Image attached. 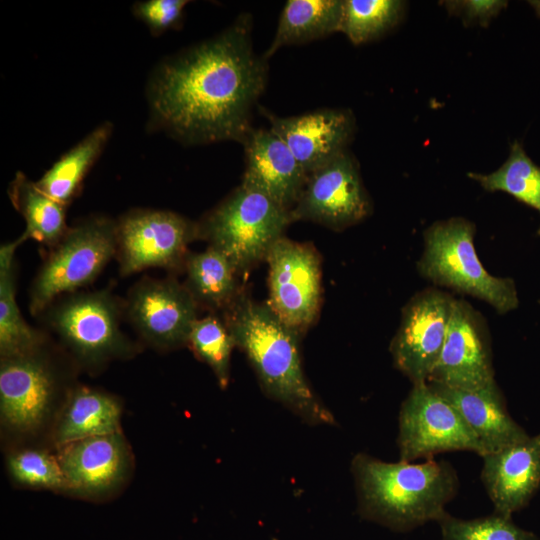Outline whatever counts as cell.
Segmentation results:
<instances>
[{"label":"cell","mask_w":540,"mask_h":540,"mask_svg":"<svg viewBox=\"0 0 540 540\" xmlns=\"http://www.w3.org/2000/svg\"><path fill=\"white\" fill-rule=\"evenodd\" d=\"M251 32L252 18L242 14L219 35L162 61L147 85L151 125L185 145L242 143L268 78Z\"/></svg>","instance_id":"6da1fadb"},{"label":"cell","mask_w":540,"mask_h":540,"mask_svg":"<svg viewBox=\"0 0 540 540\" xmlns=\"http://www.w3.org/2000/svg\"><path fill=\"white\" fill-rule=\"evenodd\" d=\"M225 324L247 356L263 392L309 425H335L303 372L298 334L268 305L238 295L226 309Z\"/></svg>","instance_id":"7a4b0ae2"},{"label":"cell","mask_w":540,"mask_h":540,"mask_svg":"<svg viewBox=\"0 0 540 540\" xmlns=\"http://www.w3.org/2000/svg\"><path fill=\"white\" fill-rule=\"evenodd\" d=\"M351 472L362 515L397 531L438 522L459 490L457 472L445 460L385 462L358 453Z\"/></svg>","instance_id":"3957f363"},{"label":"cell","mask_w":540,"mask_h":540,"mask_svg":"<svg viewBox=\"0 0 540 540\" xmlns=\"http://www.w3.org/2000/svg\"><path fill=\"white\" fill-rule=\"evenodd\" d=\"M474 236V223L462 217L433 223L423 233L417 270L435 285L478 298L506 314L519 305L514 280L487 271L476 253Z\"/></svg>","instance_id":"277c9868"},{"label":"cell","mask_w":540,"mask_h":540,"mask_svg":"<svg viewBox=\"0 0 540 540\" xmlns=\"http://www.w3.org/2000/svg\"><path fill=\"white\" fill-rule=\"evenodd\" d=\"M293 221L290 210L240 185L198 223V231L238 273L266 260Z\"/></svg>","instance_id":"5b68a950"},{"label":"cell","mask_w":540,"mask_h":540,"mask_svg":"<svg viewBox=\"0 0 540 540\" xmlns=\"http://www.w3.org/2000/svg\"><path fill=\"white\" fill-rule=\"evenodd\" d=\"M116 250V221L108 217L91 216L69 227L32 282L31 314H42L60 295L92 283Z\"/></svg>","instance_id":"8992f818"},{"label":"cell","mask_w":540,"mask_h":540,"mask_svg":"<svg viewBox=\"0 0 540 540\" xmlns=\"http://www.w3.org/2000/svg\"><path fill=\"white\" fill-rule=\"evenodd\" d=\"M44 312L49 327L86 367H99L135 352L120 329V307L108 290L70 293Z\"/></svg>","instance_id":"52a82bcc"},{"label":"cell","mask_w":540,"mask_h":540,"mask_svg":"<svg viewBox=\"0 0 540 540\" xmlns=\"http://www.w3.org/2000/svg\"><path fill=\"white\" fill-rule=\"evenodd\" d=\"M397 444L400 460L405 462L446 451L486 454L460 413L427 382L413 385L401 404Z\"/></svg>","instance_id":"ba28073f"},{"label":"cell","mask_w":540,"mask_h":540,"mask_svg":"<svg viewBox=\"0 0 540 540\" xmlns=\"http://www.w3.org/2000/svg\"><path fill=\"white\" fill-rule=\"evenodd\" d=\"M199 237L198 223L172 211L135 209L116 221V254L123 276L149 267L185 263L187 246Z\"/></svg>","instance_id":"9c48e42d"},{"label":"cell","mask_w":540,"mask_h":540,"mask_svg":"<svg viewBox=\"0 0 540 540\" xmlns=\"http://www.w3.org/2000/svg\"><path fill=\"white\" fill-rule=\"evenodd\" d=\"M455 298L437 288L415 293L405 304L390 343L393 364L413 385L426 383L446 338Z\"/></svg>","instance_id":"30bf717a"},{"label":"cell","mask_w":540,"mask_h":540,"mask_svg":"<svg viewBox=\"0 0 540 540\" xmlns=\"http://www.w3.org/2000/svg\"><path fill=\"white\" fill-rule=\"evenodd\" d=\"M268 306L290 329L305 331L315 320L321 298V267L309 245L284 236L270 249Z\"/></svg>","instance_id":"8fae6325"},{"label":"cell","mask_w":540,"mask_h":540,"mask_svg":"<svg viewBox=\"0 0 540 540\" xmlns=\"http://www.w3.org/2000/svg\"><path fill=\"white\" fill-rule=\"evenodd\" d=\"M58 389V376L44 354V346L29 353L1 357L2 426L20 435L35 433L49 417Z\"/></svg>","instance_id":"7c38bea8"},{"label":"cell","mask_w":540,"mask_h":540,"mask_svg":"<svg viewBox=\"0 0 540 540\" xmlns=\"http://www.w3.org/2000/svg\"><path fill=\"white\" fill-rule=\"evenodd\" d=\"M370 212L358 164L348 149L308 174L291 210L294 221L309 220L332 229L354 225Z\"/></svg>","instance_id":"4fadbf2b"},{"label":"cell","mask_w":540,"mask_h":540,"mask_svg":"<svg viewBox=\"0 0 540 540\" xmlns=\"http://www.w3.org/2000/svg\"><path fill=\"white\" fill-rule=\"evenodd\" d=\"M495 381L486 322L468 302L455 299L442 351L427 382L477 390Z\"/></svg>","instance_id":"5bb4252c"},{"label":"cell","mask_w":540,"mask_h":540,"mask_svg":"<svg viewBox=\"0 0 540 540\" xmlns=\"http://www.w3.org/2000/svg\"><path fill=\"white\" fill-rule=\"evenodd\" d=\"M197 302L185 285L172 279H145L129 293L127 315L140 336L162 350L188 344Z\"/></svg>","instance_id":"9a60e30c"},{"label":"cell","mask_w":540,"mask_h":540,"mask_svg":"<svg viewBox=\"0 0 540 540\" xmlns=\"http://www.w3.org/2000/svg\"><path fill=\"white\" fill-rule=\"evenodd\" d=\"M67 492L96 499L119 487L131 466V453L122 432L94 436L58 447Z\"/></svg>","instance_id":"2e32d148"},{"label":"cell","mask_w":540,"mask_h":540,"mask_svg":"<svg viewBox=\"0 0 540 540\" xmlns=\"http://www.w3.org/2000/svg\"><path fill=\"white\" fill-rule=\"evenodd\" d=\"M262 112L307 174L347 150L355 131L348 109L323 108L290 117Z\"/></svg>","instance_id":"e0dca14e"},{"label":"cell","mask_w":540,"mask_h":540,"mask_svg":"<svg viewBox=\"0 0 540 540\" xmlns=\"http://www.w3.org/2000/svg\"><path fill=\"white\" fill-rule=\"evenodd\" d=\"M242 144L246 165L241 185L291 211L308 177L293 153L271 128H253Z\"/></svg>","instance_id":"ac0fdd59"},{"label":"cell","mask_w":540,"mask_h":540,"mask_svg":"<svg viewBox=\"0 0 540 540\" xmlns=\"http://www.w3.org/2000/svg\"><path fill=\"white\" fill-rule=\"evenodd\" d=\"M480 477L494 513L512 517L540 487V433L484 455Z\"/></svg>","instance_id":"d6986e66"},{"label":"cell","mask_w":540,"mask_h":540,"mask_svg":"<svg viewBox=\"0 0 540 540\" xmlns=\"http://www.w3.org/2000/svg\"><path fill=\"white\" fill-rule=\"evenodd\" d=\"M427 383L460 413L486 454L529 438L526 431L509 414L505 398L496 381L477 390H460L433 382Z\"/></svg>","instance_id":"ffe728a7"},{"label":"cell","mask_w":540,"mask_h":540,"mask_svg":"<svg viewBox=\"0 0 540 540\" xmlns=\"http://www.w3.org/2000/svg\"><path fill=\"white\" fill-rule=\"evenodd\" d=\"M122 406L113 395L87 386L71 388L58 412L52 433L61 447L81 439L121 432Z\"/></svg>","instance_id":"44dd1931"},{"label":"cell","mask_w":540,"mask_h":540,"mask_svg":"<svg viewBox=\"0 0 540 540\" xmlns=\"http://www.w3.org/2000/svg\"><path fill=\"white\" fill-rule=\"evenodd\" d=\"M27 239L23 234L0 249V355L8 357L35 351L46 343L42 332L23 318L16 301L15 251Z\"/></svg>","instance_id":"7402d4cb"},{"label":"cell","mask_w":540,"mask_h":540,"mask_svg":"<svg viewBox=\"0 0 540 540\" xmlns=\"http://www.w3.org/2000/svg\"><path fill=\"white\" fill-rule=\"evenodd\" d=\"M112 130V123L106 121L63 154L36 181L40 190L67 206L75 198L86 174L102 154Z\"/></svg>","instance_id":"603a6c76"},{"label":"cell","mask_w":540,"mask_h":540,"mask_svg":"<svg viewBox=\"0 0 540 540\" xmlns=\"http://www.w3.org/2000/svg\"><path fill=\"white\" fill-rule=\"evenodd\" d=\"M343 0H289L279 18L267 60L282 46L303 44L339 31Z\"/></svg>","instance_id":"cb8c5ba5"},{"label":"cell","mask_w":540,"mask_h":540,"mask_svg":"<svg viewBox=\"0 0 540 540\" xmlns=\"http://www.w3.org/2000/svg\"><path fill=\"white\" fill-rule=\"evenodd\" d=\"M8 196L25 220L26 228L22 234L26 239L32 238L52 248L67 232L66 206L45 194L24 173L15 174Z\"/></svg>","instance_id":"d4e9b609"},{"label":"cell","mask_w":540,"mask_h":540,"mask_svg":"<svg viewBox=\"0 0 540 540\" xmlns=\"http://www.w3.org/2000/svg\"><path fill=\"white\" fill-rule=\"evenodd\" d=\"M186 288L197 304L211 309H227L238 297L237 271L228 258L209 246L205 251L187 255Z\"/></svg>","instance_id":"484cf974"},{"label":"cell","mask_w":540,"mask_h":540,"mask_svg":"<svg viewBox=\"0 0 540 540\" xmlns=\"http://www.w3.org/2000/svg\"><path fill=\"white\" fill-rule=\"evenodd\" d=\"M489 192L503 191L540 213V166L526 154L522 144L515 140L510 154L500 168L490 174L469 172ZM540 236V226L537 230Z\"/></svg>","instance_id":"4316f807"},{"label":"cell","mask_w":540,"mask_h":540,"mask_svg":"<svg viewBox=\"0 0 540 540\" xmlns=\"http://www.w3.org/2000/svg\"><path fill=\"white\" fill-rule=\"evenodd\" d=\"M404 7L398 0H343L339 32L355 45L372 41L398 24Z\"/></svg>","instance_id":"83f0119b"},{"label":"cell","mask_w":540,"mask_h":540,"mask_svg":"<svg viewBox=\"0 0 540 540\" xmlns=\"http://www.w3.org/2000/svg\"><path fill=\"white\" fill-rule=\"evenodd\" d=\"M188 345L212 369L220 387L225 388L229 383L230 359L235 346L226 324L215 316L197 319L191 329Z\"/></svg>","instance_id":"f1b7e54d"},{"label":"cell","mask_w":540,"mask_h":540,"mask_svg":"<svg viewBox=\"0 0 540 540\" xmlns=\"http://www.w3.org/2000/svg\"><path fill=\"white\" fill-rule=\"evenodd\" d=\"M438 524L443 540H539L534 533L515 525L512 517L497 513L470 520L446 513Z\"/></svg>","instance_id":"f546056e"},{"label":"cell","mask_w":540,"mask_h":540,"mask_svg":"<svg viewBox=\"0 0 540 540\" xmlns=\"http://www.w3.org/2000/svg\"><path fill=\"white\" fill-rule=\"evenodd\" d=\"M7 466L12 478L21 485L67 491L57 455L46 450L24 449L14 452L8 457Z\"/></svg>","instance_id":"4dcf8cb0"},{"label":"cell","mask_w":540,"mask_h":540,"mask_svg":"<svg viewBox=\"0 0 540 540\" xmlns=\"http://www.w3.org/2000/svg\"><path fill=\"white\" fill-rule=\"evenodd\" d=\"M187 0H145L133 5V14L159 36L180 26Z\"/></svg>","instance_id":"1f68e13d"},{"label":"cell","mask_w":540,"mask_h":540,"mask_svg":"<svg viewBox=\"0 0 540 540\" xmlns=\"http://www.w3.org/2000/svg\"><path fill=\"white\" fill-rule=\"evenodd\" d=\"M507 3L500 0H463L445 1L444 5L450 14L460 16L466 25L486 27Z\"/></svg>","instance_id":"d6a6232c"},{"label":"cell","mask_w":540,"mask_h":540,"mask_svg":"<svg viewBox=\"0 0 540 540\" xmlns=\"http://www.w3.org/2000/svg\"><path fill=\"white\" fill-rule=\"evenodd\" d=\"M528 3L533 7L537 16L540 18V0H530Z\"/></svg>","instance_id":"836d02e7"}]
</instances>
